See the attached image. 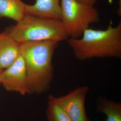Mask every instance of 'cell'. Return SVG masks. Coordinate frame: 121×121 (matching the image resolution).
<instances>
[{
	"instance_id": "6da1fadb",
	"label": "cell",
	"mask_w": 121,
	"mask_h": 121,
	"mask_svg": "<svg viewBox=\"0 0 121 121\" xmlns=\"http://www.w3.org/2000/svg\"><path fill=\"white\" fill-rule=\"evenodd\" d=\"M58 43L54 41L20 43L30 94H40L49 89L53 78L52 57Z\"/></svg>"
},
{
	"instance_id": "7a4b0ae2",
	"label": "cell",
	"mask_w": 121,
	"mask_h": 121,
	"mask_svg": "<svg viewBox=\"0 0 121 121\" xmlns=\"http://www.w3.org/2000/svg\"><path fill=\"white\" fill-rule=\"evenodd\" d=\"M68 43L75 57L80 61L93 58H120L121 22L116 26L110 21L106 29L84 30L79 38H69Z\"/></svg>"
},
{
	"instance_id": "3957f363",
	"label": "cell",
	"mask_w": 121,
	"mask_h": 121,
	"mask_svg": "<svg viewBox=\"0 0 121 121\" xmlns=\"http://www.w3.org/2000/svg\"><path fill=\"white\" fill-rule=\"evenodd\" d=\"M16 23L7 28L9 34L17 42L54 41L69 38L60 20L25 14Z\"/></svg>"
},
{
	"instance_id": "277c9868",
	"label": "cell",
	"mask_w": 121,
	"mask_h": 121,
	"mask_svg": "<svg viewBox=\"0 0 121 121\" xmlns=\"http://www.w3.org/2000/svg\"><path fill=\"white\" fill-rule=\"evenodd\" d=\"M60 21L69 38H79L89 26L100 21L97 9L77 0H61Z\"/></svg>"
},
{
	"instance_id": "5b68a950",
	"label": "cell",
	"mask_w": 121,
	"mask_h": 121,
	"mask_svg": "<svg viewBox=\"0 0 121 121\" xmlns=\"http://www.w3.org/2000/svg\"><path fill=\"white\" fill-rule=\"evenodd\" d=\"M0 84L9 91L22 95L30 94L26 65L20 53L11 65L2 69L0 75Z\"/></svg>"
},
{
	"instance_id": "8992f818",
	"label": "cell",
	"mask_w": 121,
	"mask_h": 121,
	"mask_svg": "<svg viewBox=\"0 0 121 121\" xmlns=\"http://www.w3.org/2000/svg\"><path fill=\"white\" fill-rule=\"evenodd\" d=\"M88 91L89 87L83 86L75 88L65 95L52 96L72 121H91L87 116L85 107V101Z\"/></svg>"
},
{
	"instance_id": "52a82bcc",
	"label": "cell",
	"mask_w": 121,
	"mask_h": 121,
	"mask_svg": "<svg viewBox=\"0 0 121 121\" xmlns=\"http://www.w3.org/2000/svg\"><path fill=\"white\" fill-rule=\"evenodd\" d=\"M25 14L60 20L61 0H35L34 4H26Z\"/></svg>"
},
{
	"instance_id": "ba28073f",
	"label": "cell",
	"mask_w": 121,
	"mask_h": 121,
	"mask_svg": "<svg viewBox=\"0 0 121 121\" xmlns=\"http://www.w3.org/2000/svg\"><path fill=\"white\" fill-rule=\"evenodd\" d=\"M20 43L9 34L7 29L0 33V68L11 65L20 55Z\"/></svg>"
},
{
	"instance_id": "9c48e42d",
	"label": "cell",
	"mask_w": 121,
	"mask_h": 121,
	"mask_svg": "<svg viewBox=\"0 0 121 121\" xmlns=\"http://www.w3.org/2000/svg\"><path fill=\"white\" fill-rule=\"evenodd\" d=\"M25 5L22 0H0V18L18 22L25 14Z\"/></svg>"
},
{
	"instance_id": "30bf717a",
	"label": "cell",
	"mask_w": 121,
	"mask_h": 121,
	"mask_svg": "<svg viewBox=\"0 0 121 121\" xmlns=\"http://www.w3.org/2000/svg\"><path fill=\"white\" fill-rule=\"evenodd\" d=\"M96 110L104 113L106 118L104 121H121V104L104 97L97 100Z\"/></svg>"
},
{
	"instance_id": "8fae6325",
	"label": "cell",
	"mask_w": 121,
	"mask_h": 121,
	"mask_svg": "<svg viewBox=\"0 0 121 121\" xmlns=\"http://www.w3.org/2000/svg\"><path fill=\"white\" fill-rule=\"evenodd\" d=\"M46 114L48 121H72L63 109L53 100L52 95L48 97Z\"/></svg>"
},
{
	"instance_id": "7c38bea8",
	"label": "cell",
	"mask_w": 121,
	"mask_h": 121,
	"mask_svg": "<svg viewBox=\"0 0 121 121\" xmlns=\"http://www.w3.org/2000/svg\"><path fill=\"white\" fill-rule=\"evenodd\" d=\"M79 2L94 6L95 4L100 0H77Z\"/></svg>"
},
{
	"instance_id": "4fadbf2b",
	"label": "cell",
	"mask_w": 121,
	"mask_h": 121,
	"mask_svg": "<svg viewBox=\"0 0 121 121\" xmlns=\"http://www.w3.org/2000/svg\"><path fill=\"white\" fill-rule=\"evenodd\" d=\"M117 13L119 16L121 15V0H119V8L117 10Z\"/></svg>"
},
{
	"instance_id": "5bb4252c",
	"label": "cell",
	"mask_w": 121,
	"mask_h": 121,
	"mask_svg": "<svg viewBox=\"0 0 121 121\" xmlns=\"http://www.w3.org/2000/svg\"><path fill=\"white\" fill-rule=\"evenodd\" d=\"M2 69L0 68V74H1V71H2Z\"/></svg>"
}]
</instances>
